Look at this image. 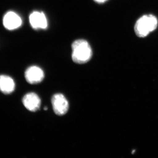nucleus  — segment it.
<instances>
[{"label":"nucleus","instance_id":"f257e3e1","mask_svg":"<svg viewBox=\"0 0 158 158\" xmlns=\"http://www.w3.org/2000/svg\"><path fill=\"white\" fill-rule=\"evenodd\" d=\"M72 58L77 64H85L90 61L92 51L89 43L84 39H78L72 44Z\"/></svg>","mask_w":158,"mask_h":158},{"label":"nucleus","instance_id":"f03ea898","mask_svg":"<svg viewBox=\"0 0 158 158\" xmlns=\"http://www.w3.org/2000/svg\"><path fill=\"white\" fill-rule=\"evenodd\" d=\"M157 19L152 15H146L140 17L136 22L135 31L137 36L144 37L157 27Z\"/></svg>","mask_w":158,"mask_h":158},{"label":"nucleus","instance_id":"7ed1b4c3","mask_svg":"<svg viewBox=\"0 0 158 158\" xmlns=\"http://www.w3.org/2000/svg\"><path fill=\"white\" fill-rule=\"evenodd\" d=\"M52 103L54 113L56 115L63 116L68 112L69 108L68 101L62 94H54L52 98Z\"/></svg>","mask_w":158,"mask_h":158},{"label":"nucleus","instance_id":"20e7f679","mask_svg":"<svg viewBox=\"0 0 158 158\" xmlns=\"http://www.w3.org/2000/svg\"><path fill=\"white\" fill-rule=\"evenodd\" d=\"M25 77L29 84L35 85L42 81L44 77V73L41 68L36 65H33L26 70Z\"/></svg>","mask_w":158,"mask_h":158},{"label":"nucleus","instance_id":"39448f33","mask_svg":"<svg viewBox=\"0 0 158 158\" xmlns=\"http://www.w3.org/2000/svg\"><path fill=\"white\" fill-rule=\"evenodd\" d=\"M3 25L9 31L18 28L22 24V20L19 15L12 11H8L3 18Z\"/></svg>","mask_w":158,"mask_h":158},{"label":"nucleus","instance_id":"423d86ee","mask_svg":"<svg viewBox=\"0 0 158 158\" xmlns=\"http://www.w3.org/2000/svg\"><path fill=\"white\" fill-rule=\"evenodd\" d=\"M22 101L25 107L31 112H36L39 110L41 105L40 98L34 92H30L25 95Z\"/></svg>","mask_w":158,"mask_h":158},{"label":"nucleus","instance_id":"0eeeda50","mask_svg":"<svg viewBox=\"0 0 158 158\" xmlns=\"http://www.w3.org/2000/svg\"><path fill=\"white\" fill-rule=\"evenodd\" d=\"M30 24L34 29H45L48 27V21L43 12L33 11L29 17Z\"/></svg>","mask_w":158,"mask_h":158},{"label":"nucleus","instance_id":"6e6552de","mask_svg":"<svg viewBox=\"0 0 158 158\" xmlns=\"http://www.w3.org/2000/svg\"><path fill=\"white\" fill-rule=\"evenodd\" d=\"M15 88V83L11 77L7 75L0 76V91L5 94H9Z\"/></svg>","mask_w":158,"mask_h":158},{"label":"nucleus","instance_id":"1a4fd4ad","mask_svg":"<svg viewBox=\"0 0 158 158\" xmlns=\"http://www.w3.org/2000/svg\"><path fill=\"white\" fill-rule=\"evenodd\" d=\"M95 2L98 3H103L106 2L107 0H94Z\"/></svg>","mask_w":158,"mask_h":158},{"label":"nucleus","instance_id":"9d476101","mask_svg":"<svg viewBox=\"0 0 158 158\" xmlns=\"http://www.w3.org/2000/svg\"><path fill=\"white\" fill-rule=\"evenodd\" d=\"M48 110V108L47 107H45L44 108V110Z\"/></svg>","mask_w":158,"mask_h":158}]
</instances>
